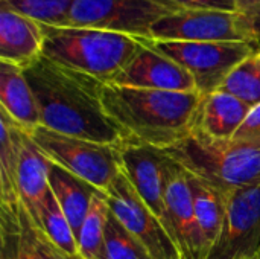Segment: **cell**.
I'll use <instances>...</instances> for the list:
<instances>
[{"instance_id": "cell-1", "label": "cell", "mask_w": 260, "mask_h": 259, "mask_svg": "<svg viewBox=\"0 0 260 259\" xmlns=\"http://www.w3.org/2000/svg\"><path fill=\"white\" fill-rule=\"evenodd\" d=\"M24 75L35 95L41 127L98 143L128 145L104 108V82L46 56L26 67Z\"/></svg>"}, {"instance_id": "cell-2", "label": "cell", "mask_w": 260, "mask_h": 259, "mask_svg": "<svg viewBox=\"0 0 260 259\" xmlns=\"http://www.w3.org/2000/svg\"><path fill=\"white\" fill-rule=\"evenodd\" d=\"M203 101L198 92L102 85L107 114L128 139V145H145L165 151L193 133L195 116Z\"/></svg>"}, {"instance_id": "cell-3", "label": "cell", "mask_w": 260, "mask_h": 259, "mask_svg": "<svg viewBox=\"0 0 260 259\" xmlns=\"http://www.w3.org/2000/svg\"><path fill=\"white\" fill-rule=\"evenodd\" d=\"M43 56L50 61L111 84L142 46V38L75 26L41 24Z\"/></svg>"}, {"instance_id": "cell-4", "label": "cell", "mask_w": 260, "mask_h": 259, "mask_svg": "<svg viewBox=\"0 0 260 259\" xmlns=\"http://www.w3.org/2000/svg\"><path fill=\"white\" fill-rule=\"evenodd\" d=\"M163 153L222 195L260 185V148L192 133Z\"/></svg>"}, {"instance_id": "cell-5", "label": "cell", "mask_w": 260, "mask_h": 259, "mask_svg": "<svg viewBox=\"0 0 260 259\" xmlns=\"http://www.w3.org/2000/svg\"><path fill=\"white\" fill-rule=\"evenodd\" d=\"M26 133L52 163L88 183L104 195L123 168L122 147L59 134L41 125Z\"/></svg>"}, {"instance_id": "cell-6", "label": "cell", "mask_w": 260, "mask_h": 259, "mask_svg": "<svg viewBox=\"0 0 260 259\" xmlns=\"http://www.w3.org/2000/svg\"><path fill=\"white\" fill-rule=\"evenodd\" d=\"M160 53L184 67L197 90L206 96L218 92L233 69L256 47L245 41H154L143 38Z\"/></svg>"}, {"instance_id": "cell-7", "label": "cell", "mask_w": 260, "mask_h": 259, "mask_svg": "<svg viewBox=\"0 0 260 259\" xmlns=\"http://www.w3.org/2000/svg\"><path fill=\"white\" fill-rule=\"evenodd\" d=\"M178 9L181 8L169 0H76L66 26L149 38L151 27Z\"/></svg>"}, {"instance_id": "cell-8", "label": "cell", "mask_w": 260, "mask_h": 259, "mask_svg": "<svg viewBox=\"0 0 260 259\" xmlns=\"http://www.w3.org/2000/svg\"><path fill=\"white\" fill-rule=\"evenodd\" d=\"M111 214L146 249L152 259H183L161 220L140 198L123 168L105 194Z\"/></svg>"}, {"instance_id": "cell-9", "label": "cell", "mask_w": 260, "mask_h": 259, "mask_svg": "<svg viewBox=\"0 0 260 259\" xmlns=\"http://www.w3.org/2000/svg\"><path fill=\"white\" fill-rule=\"evenodd\" d=\"M224 197V224L207 259L250 258L260 252V185Z\"/></svg>"}, {"instance_id": "cell-10", "label": "cell", "mask_w": 260, "mask_h": 259, "mask_svg": "<svg viewBox=\"0 0 260 259\" xmlns=\"http://www.w3.org/2000/svg\"><path fill=\"white\" fill-rule=\"evenodd\" d=\"M154 41H245L238 12L218 9H178L158 20L149 32Z\"/></svg>"}, {"instance_id": "cell-11", "label": "cell", "mask_w": 260, "mask_h": 259, "mask_svg": "<svg viewBox=\"0 0 260 259\" xmlns=\"http://www.w3.org/2000/svg\"><path fill=\"white\" fill-rule=\"evenodd\" d=\"M122 165L140 198L172 235L166 206V180L171 159L163 151L151 147L125 145L122 147Z\"/></svg>"}, {"instance_id": "cell-12", "label": "cell", "mask_w": 260, "mask_h": 259, "mask_svg": "<svg viewBox=\"0 0 260 259\" xmlns=\"http://www.w3.org/2000/svg\"><path fill=\"white\" fill-rule=\"evenodd\" d=\"M0 259H70L29 215L21 200L0 203Z\"/></svg>"}, {"instance_id": "cell-13", "label": "cell", "mask_w": 260, "mask_h": 259, "mask_svg": "<svg viewBox=\"0 0 260 259\" xmlns=\"http://www.w3.org/2000/svg\"><path fill=\"white\" fill-rule=\"evenodd\" d=\"M166 206L172 235L183 259H207L209 246L197 220L187 172L172 159L166 180Z\"/></svg>"}, {"instance_id": "cell-14", "label": "cell", "mask_w": 260, "mask_h": 259, "mask_svg": "<svg viewBox=\"0 0 260 259\" xmlns=\"http://www.w3.org/2000/svg\"><path fill=\"white\" fill-rule=\"evenodd\" d=\"M111 84L166 92H198L192 75L142 38V46ZM200 93V92H198Z\"/></svg>"}, {"instance_id": "cell-15", "label": "cell", "mask_w": 260, "mask_h": 259, "mask_svg": "<svg viewBox=\"0 0 260 259\" xmlns=\"http://www.w3.org/2000/svg\"><path fill=\"white\" fill-rule=\"evenodd\" d=\"M44 34L41 23L6 6L0 9V61L21 69L43 56Z\"/></svg>"}, {"instance_id": "cell-16", "label": "cell", "mask_w": 260, "mask_h": 259, "mask_svg": "<svg viewBox=\"0 0 260 259\" xmlns=\"http://www.w3.org/2000/svg\"><path fill=\"white\" fill-rule=\"evenodd\" d=\"M50 162L37 148L24 130L20 131L18 143V168H17V189L21 203L29 215L40 226L41 212L46 198L50 192L49 185Z\"/></svg>"}, {"instance_id": "cell-17", "label": "cell", "mask_w": 260, "mask_h": 259, "mask_svg": "<svg viewBox=\"0 0 260 259\" xmlns=\"http://www.w3.org/2000/svg\"><path fill=\"white\" fill-rule=\"evenodd\" d=\"M251 107L239 98L218 90L203 96L195 116L193 133L213 140H230L247 119Z\"/></svg>"}, {"instance_id": "cell-18", "label": "cell", "mask_w": 260, "mask_h": 259, "mask_svg": "<svg viewBox=\"0 0 260 259\" xmlns=\"http://www.w3.org/2000/svg\"><path fill=\"white\" fill-rule=\"evenodd\" d=\"M0 105L21 130L40 127V113L24 69L0 61Z\"/></svg>"}, {"instance_id": "cell-19", "label": "cell", "mask_w": 260, "mask_h": 259, "mask_svg": "<svg viewBox=\"0 0 260 259\" xmlns=\"http://www.w3.org/2000/svg\"><path fill=\"white\" fill-rule=\"evenodd\" d=\"M49 185L53 197L56 198L58 205L66 214L73 229V234L78 240L81 226L88 212L91 197L96 192V189L52 162H50Z\"/></svg>"}, {"instance_id": "cell-20", "label": "cell", "mask_w": 260, "mask_h": 259, "mask_svg": "<svg viewBox=\"0 0 260 259\" xmlns=\"http://www.w3.org/2000/svg\"><path fill=\"white\" fill-rule=\"evenodd\" d=\"M189 189L198 224L209 246V253L215 246L225 218V197L203 180L187 174Z\"/></svg>"}, {"instance_id": "cell-21", "label": "cell", "mask_w": 260, "mask_h": 259, "mask_svg": "<svg viewBox=\"0 0 260 259\" xmlns=\"http://www.w3.org/2000/svg\"><path fill=\"white\" fill-rule=\"evenodd\" d=\"M20 131L21 128L0 110V203L3 205L20 202L17 189Z\"/></svg>"}, {"instance_id": "cell-22", "label": "cell", "mask_w": 260, "mask_h": 259, "mask_svg": "<svg viewBox=\"0 0 260 259\" xmlns=\"http://www.w3.org/2000/svg\"><path fill=\"white\" fill-rule=\"evenodd\" d=\"M111 211L107 197L96 191L78 235V246L82 259H104L105 229Z\"/></svg>"}, {"instance_id": "cell-23", "label": "cell", "mask_w": 260, "mask_h": 259, "mask_svg": "<svg viewBox=\"0 0 260 259\" xmlns=\"http://www.w3.org/2000/svg\"><path fill=\"white\" fill-rule=\"evenodd\" d=\"M40 227L46 232L49 240L70 259H82L78 240L73 234V229L62 212L61 206L58 205L56 198L53 197L52 191L49 192L40 220Z\"/></svg>"}, {"instance_id": "cell-24", "label": "cell", "mask_w": 260, "mask_h": 259, "mask_svg": "<svg viewBox=\"0 0 260 259\" xmlns=\"http://www.w3.org/2000/svg\"><path fill=\"white\" fill-rule=\"evenodd\" d=\"M219 90L239 98L251 108L260 105V49L233 69Z\"/></svg>"}, {"instance_id": "cell-25", "label": "cell", "mask_w": 260, "mask_h": 259, "mask_svg": "<svg viewBox=\"0 0 260 259\" xmlns=\"http://www.w3.org/2000/svg\"><path fill=\"white\" fill-rule=\"evenodd\" d=\"M76 0H2L6 6L41 24L66 26Z\"/></svg>"}, {"instance_id": "cell-26", "label": "cell", "mask_w": 260, "mask_h": 259, "mask_svg": "<svg viewBox=\"0 0 260 259\" xmlns=\"http://www.w3.org/2000/svg\"><path fill=\"white\" fill-rule=\"evenodd\" d=\"M104 259H152L146 249L110 214L105 229Z\"/></svg>"}, {"instance_id": "cell-27", "label": "cell", "mask_w": 260, "mask_h": 259, "mask_svg": "<svg viewBox=\"0 0 260 259\" xmlns=\"http://www.w3.org/2000/svg\"><path fill=\"white\" fill-rule=\"evenodd\" d=\"M236 143L260 148V105L251 108L244 124L239 127L236 134L230 139Z\"/></svg>"}, {"instance_id": "cell-28", "label": "cell", "mask_w": 260, "mask_h": 259, "mask_svg": "<svg viewBox=\"0 0 260 259\" xmlns=\"http://www.w3.org/2000/svg\"><path fill=\"white\" fill-rule=\"evenodd\" d=\"M238 27L244 34L247 43L260 49V6L238 11Z\"/></svg>"}, {"instance_id": "cell-29", "label": "cell", "mask_w": 260, "mask_h": 259, "mask_svg": "<svg viewBox=\"0 0 260 259\" xmlns=\"http://www.w3.org/2000/svg\"><path fill=\"white\" fill-rule=\"evenodd\" d=\"M181 9H218L238 12V0H169Z\"/></svg>"}, {"instance_id": "cell-30", "label": "cell", "mask_w": 260, "mask_h": 259, "mask_svg": "<svg viewBox=\"0 0 260 259\" xmlns=\"http://www.w3.org/2000/svg\"><path fill=\"white\" fill-rule=\"evenodd\" d=\"M254 6H260V0H238V9L239 11L254 8Z\"/></svg>"}, {"instance_id": "cell-31", "label": "cell", "mask_w": 260, "mask_h": 259, "mask_svg": "<svg viewBox=\"0 0 260 259\" xmlns=\"http://www.w3.org/2000/svg\"><path fill=\"white\" fill-rule=\"evenodd\" d=\"M247 259H260V252H257L256 255H253V256H250V258Z\"/></svg>"}]
</instances>
